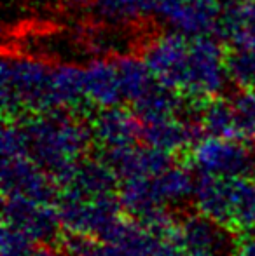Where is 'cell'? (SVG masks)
I'll use <instances>...</instances> for the list:
<instances>
[{"label":"cell","instance_id":"cell-20","mask_svg":"<svg viewBox=\"0 0 255 256\" xmlns=\"http://www.w3.org/2000/svg\"><path fill=\"white\" fill-rule=\"evenodd\" d=\"M152 192L156 199L164 206H180L194 196L196 180L192 178L191 171L182 166H170L166 171L156 176H150Z\"/></svg>","mask_w":255,"mask_h":256},{"label":"cell","instance_id":"cell-1","mask_svg":"<svg viewBox=\"0 0 255 256\" xmlns=\"http://www.w3.org/2000/svg\"><path fill=\"white\" fill-rule=\"evenodd\" d=\"M23 126L28 138V157L63 186L91 143V126L74 118L67 108L41 112Z\"/></svg>","mask_w":255,"mask_h":256},{"label":"cell","instance_id":"cell-12","mask_svg":"<svg viewBox=\"0 0 255 256\" xmlns=\"http://www.w3.org/2000/svg\"><path fill=\"white\" fill-rule=\"evenodd\" d=\"M119 176L112 168L98 158H81L74 166L70 176L63 183V192L74 194L84 199H98V197L117 196L119 190Z\"/></svg>","mask_w":255,"mask_h":256},{"label":"cell","instance_id":"cell-19","mask_svg":"<svg viewBox=\"0 0 255 256\" xmlns=\"http://www.w3.org/2000/svg\"><path fill=\"white\" fill-rule=\"evenodd\" d=\"M180 110H182L180 91L168 88V86H163L157 80L150 86L149 91L143 92L133 103V112L142 120V124L161 120V118H166V117H173V115H178Z\"/></svg>","mask_w":255,"mask_h":256},{"label":"cell","instance_id":"cell-2","mask_svg":"<svg viewBox=\"0 0 255 256\" xmlns=\"http://www.w3.org/2000/svg\"><path fill=\"white\" fill-rule=\"evenodd\" d=\"M2 104L4 112L55 110L53 102V66L28 58H7L2 63Z\"/></svg>","mask_w":255,"mask_h":256},{"label":"cell","instance_id":"cell-27","mask_svg":"<svg viewBox=\"0 0 255 256\" xmlns=\"http://www.w3.org/2000/svg\"><path fill=\"white\" fill-rule=\"evenodd\" d=\"M28 155V138L23 124L6 122L2 129V158Z\"/></svg>","mask_w":255,"mask_h":256},{"label":"cell","instance_id":"cell-25","mask_svg":"<svg viewBox=\"0 0 255 256\" xmlns=\"http://www.w3.org/2000/svg\"><path fill=\"white\" fill-rule=\"evenodd\" d=\"M0 256H60L51 244H35L18 230L4 225Z\"/></svg>","mask_w":255,"mask_h":256},{"label":"cell","instance_id":"cell-5","mask_svg":"<svg viewBox=\"0 0 255 256\" xmlns=\"http://www.w3.org/2000/svg\"><path fill=\"white\" fill-rule=\"evenodd\" d=\"M191 162L199 174L222 178L255 176V148L239 138L208 136L192 146Z\"/></svg>","mask_w":255,"mask_h":256},{"label":"cell","instance_id":"cell-16","mask_svg":"<svg viewBox=\"0 0 255 256\" xmlns=\"http://www.w3.org/2000/svg\"><path fill=\"white\" fill-rule=\"evenodd\" d=\"M192 200L199 212L229 226V178L201 174L196 180Z\"/></svg>","mask_w":255,"mask_h":256},{"label":"cell","instance_id":"cell-11","mask_svg":"<svg viewBox=\"0 0 255 256\" xmlns=\"http://www.w3.org/2000/svg\"><path fill=\"white\" fill-rule=\"evenodd\" d=\"M203 134L204 131L201 126L199 112L192 117L173 115V117L142 124L143 143L171 155L194 146L199 140H203Z\"/></svg>","mask_w":255,"mask_h":256},{"label":"cell","instance_id":"cell-30","mask_svg":"<svg viewBox=\"0 0 255 256\" xmlns=\"http://www.w3.org/2000/svg\"><path fill=\"white\" fill-rule=\"evenodd\" d=\"M72 2H84V0H72Z\"/></svg>","mask_w":255,"mask_h":256},{"label":"cell","instance_id":"cell-3","mask_svg":"<svg viewBox=\"0 0 255 256\" xmlns=\"http://www.w3.org/2000/svg\"><path fill=\"white\" fill-rule=\"evenodd\" d=\"M56 208L67 232L91 236L107 242L124 220L117 196L84 199L62 190L56 199Z\"/></svg>","mask_w":255,"mask_h":256},{"label":"cell","instance_id":"cell-17","mask_svg":"<svg viewBox=\"0 0 255 256\" xmlns=\"http://www.w3.org/2000/svg\"><path fill=\"white\" fill-rule=\"evenodd\" d=\"M229 228L255 232V176L229 178Z\"/></svg>","mask_w":255,"mask_h":256},{"label":"cell","instance_id":"cell-29","mask_svg":"<svg viewBox=\"0 0 255 256\" xmlns=\"http://www.w3.org/2000/svg\"><path fill=\"white\" fill-rule=\"evenodd\" d=\"M232 256H255V232L245 234L243 240H239Z\"/></svg>","mask_w":255,"mask_h":256},{"label":"cell","instance_id":"cell-28","mask_svg":"<svg viewBox=\"0 0 255 256\" xmlns=\"http://www.w3.org/2000/svg\"><path fill=\"white\" fill-rule=\"evenodd\" d=\"M157 256H194L177 240V226L163 239V246Z\"/></svg>","mask_w":255,"mask_h":256},{"label":"cell","instance_id":"cell-9","mask_svg":"<svg viewBox=\"0 0 255 256\" xmlns=\"http://www.w3.org/2000/svg\"><path fill=\"white\" fill-rule=\"evenodd\" d=\"M189 44L191 37H185L178 32L161 35L150 42L143 54V61L157 82L182 91L189 60Z\"/></svg>","mask_w":255,"mask_h":256},{"label":"cell","instance_id":"cell-22","mask_svg":"<svg viewBox=\"0 0 255 256\" xmlns=\"http://www.w3.org/2000/svg\"><path fill=\"white\" fill-rule=\"evenodd\" d=\"M199 118L204 134L215 138H238L231 102L210 98L199 110Z\"/></svg>","mask_w":255,"mask_h":256},{"label":"cell","instance_id":"cell-18","mask_svg":"<svg viewBox=\"0 0 255 256\" xmlns=\"http://www.w3.org/2000/svg\"><path fill=\"white\" fill-rule=\"evenodd\" d=\"M109 242L119 248L124 256H157L163 246V237L136 220L124 218Z\"/></svg>","mask_w":255,"mask_h":256},{"label":"cell","instance_id":"cell-24","mask_svg":"<svg viewBox=\"0 0 255 256\" xmlns=\"http://www.w3.org/2000/svg\"><path fill=\"white\" fill-rule=\"evenodd\" d=\"M229 78L241 89L255 91V44L238 46L227 56Z\"/></svg>","mask_w":255,"mask_h":256},{"label":"cell","instance_id":"cell-14","mask_svg":"<svg viewBox=\"0 0 255 256\" xmlns=\"http://www.w3.org/2000/svg\"><path fill=\"white\" fill-rule=\"evenodd\" d=\"M84 98L98 108L117 106L124 102L116 60L93 61L84 68Z\"/></svg>","mask_w":255,"mask_h":256},{"label":"cell","instance_id":"cell-4","mask_svg":"<svg viewBox=\"0 0 255 256\" xmlns=\"http://www.w3.org/2000/svg\"><path fill=\"white\" fill-rule=\"evenodd\" d=\"M227 78V58L220 44L211 35L192 37L180 92L196 100H210L224 89Z\"/></svg>","mask_w":255,"mask_h":256},{"label":"cell","instance_id":"cell-6","mask_svg":"<svg viewBox=\"0 0 255 256\" xmlns=\"http://www.w3.org/2000/svg\"><path fill=\"white\" fill-rule=\"evenodd\" d=\"M4 225L18 230L35 244H53L60 236L58 208L25 196L4 197Z\"/></svg>","mask_w":255,"mask_h":256},{"label":"cell","instance_id":"cell-8","mask_svg":"<svg viewBox=\"0 0 255 256\" xmlns=\"http://www.w3.org/2000/svg\"><path fill=\"white\" fill-rule=\"evenodd\" d=\"M56 180L32 157L2 158V192L6 196H25L42 202L58 199Z\"/></svg>","mask_w":255,"mask_h":256},{"label":"cell","instance_id":"cell-23","mask_svg":"<svg viewBox=\"0 0 255 256\" xmlns=\"http://www.w3.org/2000/svg\"><path fill=\"white\" fill-rule=\"evenodd\" d=\"M62 256H124L119 248L91 236L70 234L60 239Z\"/></svg>","mask_w":255,"mask_h":256},{"label":"cell","instance_id":"cell-7","mask_svg":"<svg viewBox=\"0 0 255 256\" xmlns=\"http://www.w3.org/2000/svg\"><path fill=\"white\" fill-rule=\"evenodd\" d=\"M234 230L197 211L177 225V240L194 256H232L238 246Z\"/></svg>","mask_w":255,"mask_h":256},{"label":"cell","instance_id":"cell-26","mask_svg":"<svg viewBox=\"0 0 255 256\" xmlns=\"http://www.w3.org/2000/svg\"><path fill=\"white\" fill-rule=\"evenodd\" d=\"M232 112H234L238 138L252 142L255 140V91L243 89L231 100Z\"/></svg>","mask_w":255,"mask_h":256},{"label":"cell","instance_id":"cell-21","mask_svg":"<svg viewBox=\"0 0 255 256\" xmlns=\"http://www.w3.org/2000/svg\"><path fill=\"white\" fill-rule=\"evenodd\" d=\"M116 64L117 72H119V82L124 102L135 103L156 82V78L150 74L149 66L143 60H138L135 56H119L116 58Z\"/></svg>","mask_w":255,"mask_h":256},{"label":"cell","instance_id":"cell-13","mask_svg":"<svg viewBox=\"0 0 255 256\" xmlns=\"http://www.w3.org/2000/svg\"><path fill=\"white\" fill-rule=\"evenodd\" d=\"M93 140L98 142L102 148L135 145L142 140V120L135 112L117 106L100 108L91 122Z\"/></svg>","mask_w":255,"mask_h":256},{"label":"cell","instance_id":"cell-10","mask_svg":"<svg viewBox=\"0 0 255 256\" xmlns=\"http://www.w3.org/2000/svg\"><path fill=\"white\" fill-rule=\"evenodd\" d=\"M100 157L116 171L121 182L135 178H150L173 166V155L150 145H126L103 148Z\"/></svg>","mask_w":255,"mask_h":256},{"label":"cell","instance_id":"cell-15","mask_svg":"<svg viewBox=\"0 0 255 256\" xmlns=\"http://www.w3.org/2000/svg\"><path fill=\"white\" fill-rule=\"evenodd\" d=\"M218 32L234 48L255 44V0H227L222 7Z\"/></svg>","mask_w":255,"mask_h":256}]
</instances>
